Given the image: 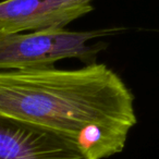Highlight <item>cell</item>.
Instances as JSON below:
<instances>
[{
	"label": "cell",
	"mask_w": 159,
	"mask_h": 159,
	"mask_svg": "<svg viewBox=\"0 0 159 159\" xmlns=\"http://www.w3.org/2000/svg\"><path fill=\"white\" fill-rule=\"evenodd\" d=\"M0 115L76 136L89 124L131 130L134 97L106 64L0 71Z\"/></svg>",
	"instance_id": "6da1fadb"
},
{
	"label": "cell",
	"mask_w": 159,
	"mask_h": 159,
	"mask_svg": "<svg viewBox=\"0 0 159 159\" xmlns=\"http://www.w3.org/2000/svg\"><path fill=\"white\" fill-rule=\"evenodd\" d=\"M111 33L113 30L9 32L0 27V71L47 68L62 59L89 58L97 51L89 43Z\"/></svg>",
	"instance_id": "7a4b0ae2"
},
{
	"label": "cell",
	"mask_w": 159,
	"mask_h": 159,
	"mask_svg": "<svg viewBox=\"0 0 159 159\" xmlns=\"http://www.w3.org/2000/svg\"><path fill=\"white\" fill-rule=\"evenodd\" d=\"M0 159H89L76 139L0 115Z\"/></svg>",
	"instance_id": "3957f363"
},
{
	"label": "cell",
	"mask_w": 159,
	"mask_h": 159,
	"mask_svg": "<svg viewBox=\"0 0 159 159\" xmlns=\"http://www.w3.org/2000/svg\"><path fill=\"white\" fill-rule=\"evenodd\" d=\"M92 10V0H2L0 27L9 32L64 29Z\"/></svg>",
	"instance_id": "277c9868"
},
{
	"label": "cell",
	"mask_w": 159,
	"mask_h": 159,
	"mask_svg": "<svg viewBox=\"0 0 159 159\" xmlns=\"http://www.w3.org/2000/svg\"><path fill=\"white\" fill-rule=\"evenodd\" d=\"M130 130L106 124H89L76 136V143L89 159H102L122 152Z\"/></svg>",
	"instance_id": "5b68a950"
}]
</instances>
